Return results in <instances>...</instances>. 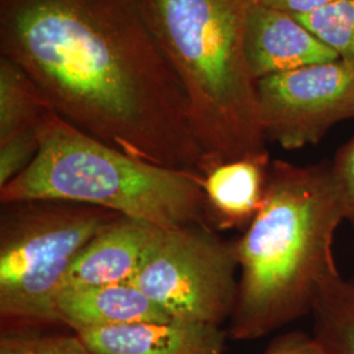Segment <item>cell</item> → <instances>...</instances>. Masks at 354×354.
<instances>
[{"label":"cell","mask_w":354,"mask_h":354,"mask_svg":"<svg viewBox=\"0 0 354 354\" xmlns=\"http://www.w3.org/2000/svg\"><path fill=\"white\" fill-rule=\"evenodd\" d=\"M30 200L91 205L162 230L210 225L201 172L133 158L54 111L39 127L35 160L0 188L1 203Z\"/></svg>","instance_id":"cell-4"},{"label":"cell","mask_w":354,"mask_h":354,"mask_svg":"<svg viewBox=\"0 0 354 354\" xmlns=\"http://www.w3.org/2000/svg\"><path fill=\"white\" fill-rule=\"evenodd\" d=\"M120 214L83 203H1V336L54 332L55 298L77 254Z\"/></svg>","instance_id":"cell-5"},{"label":"cell","mask_w":354,"mask_h":354,"mask_svg":"<svg viewBox=\"0 0 354 354\" xmlns=\"http://www.w3.org/2000/svg\"><path fill=\"white\" fill-rule=\"evenodd\" d=\"M74 333L95 354H225L228 339L219 324L177 319Z\"/></svg>","instance_id":"cell-9"},{"label":"cell","mask_w":354,"mask_h":354,"mask_svg":"<svg viewBox=\"0 0 354 354\" xmlns=\"http://www.w3.org/2000/svg\"><path fill=\"white\" fill-rule=\"evenodd\" d=\"M272 159L269 151L223 162L203 174L207 218L216 231H244L261 210Z\"/></svg>","instance_id":"cell-11"},{"label":"cell","mask_w":354,"mask_h":354,"mask_svg":"<svg viewBox=\"0 0 354 354\" xmlns=\"http://www.w3.org/2000/svg\"><path fill=\"white\" fill-rule=\"evenodd\" d=\"M256 96L266 140L299 150L354 120V66L337 59L266 76L256 82Z\"/></svg>","instance_id":"cell-7"},{"label":"cell","mask_w":354,"mask_h":354,"mask_svg":"<svg viewBox=\"0 0 354 354\" xmlns=\"http://www.w3.org/2000/svg\"><path fill=\"white\" fill-rule=\"evenodd\" d=\"M245 58L254 82L339 59L295 15L259 0L247 21Z\"/></svg>","instance_id":"cell-8"},{"label":"cell","mask_w":354,"mask_h":354,"mask_svg":"<svg viewBox=\"0 0 354 354\" xmlns=\"http://www.w3.org/2000/svg\"><path fill=\"white\" fill-rule=\"evenodd\" d=\"M0 51L79 130L140 160L203 174L185 93L140 0H0Z\"/></svg>","instance_id":"cell-1"},{"label":"cell","mask_w":354,"mask_h":354,"mask_svg":"<svg viewBox=\"0 0 354 354\" xmlns=\"http://www.w3.org/2000/svg\"><path fill=\"white\" fill-rule=\"evenodd\" d=\"M313 336L326 354H354V279H329L313 307Z\"/></svg>","instance_id":"cell-14"},{"label":"cell","mask_w":354,"mask_h":354,"mask_svg":"<svg viewBox=\"0 0 354 354\" xmlns=\"http://www.w3.org/2000/svg\"><path fill=\"white\" fill-rule=\"evenodd\" d=\"M51 111L37 83L20 66L0 55V143L38 130Z\"/></svg>","instance_id":"cell-13"},{"label":"cell","mask_w":354,"mask_h":354,"mask_svg":"<svg viewBox=\"0 0 354 354\" xmlns=\"http://www.w3.org/2000/svg\"><path fill=\"white\" fill-rule=\"evenodd\" d=\"M257 0H140L165 59L185 93L190 127L213 165L268 151L245 58Z\"/></svg>","instance_id":"cell-3"},{"label":"cell","mask_w":354,"mask_h":354,"mask_svg":"<svg viewBox=\"0 0 354 354\" xmlns=\"http://www.w3.org/2000/svg\"><path fill=\"white\" fill-rule=\"evenodd\" d=\"M261 4L273 7L295 16H304L307 13L315 12L317 10L326 8L332 4L344 0H259Z\"/></svg>","instance_id":"cell-20"},{"label":"cell","mask_w":354,"mask_h":354,"mask_svg":"<svg viewBox=\"0 0 354 354\" xmlns=\"http://www.w3.org/2000/svg\"><path fill=\"white\" fill-rule=\"evenodd\" d=\"M55 313L59 323L73 332L174 320L133 281L61 289Z\"/></svg>","instance_id":"cell-12"},{"label":"cell","mask_w":354,"mask_h":354,"mask_svg":"<svg viewBox=\"0 0 354 354\" xmlns=\"http://www.w3.org/2000/svg\"><path fill=\"white\" fill-rule=\"evenodd\" d=\"M297 17L335 51L339 59L354 66V0H344Z\"/></svg>","instance_id":"cell-15"},{"label":"cell","mask_w":354,"mask_h":354,"mask_svg":"<svg viewBox=\"0 0 354 354\" xmlns=\"http://www.w3.org/2000/svg\"><path fill=\"white\" fill-rule=\"evenodd\" d=\"M261 354L326 353L313 335L302 330H291L274 337Z\"/></svg>","instance_id":"cell-19"},{"label":"cell","mask_w":354,"mask_h":354,"mask_svg":"<svg viewBox=\"0 0 354 354\" xmlns=\"http://www.w3.org/2000/svg\"><path fill=\"white\" fill-rule=\"evenodd\" d=\"M0 354H95L76 333L45 332L0 336Z\"/></svg>","instance_id":"cell-16"},{"label":"cell","mask_w":354,"mask_h":354,"mask_svg":"<svg viewBox=\"0 0 354 354\" xmlns=\"http://www.w3.org/2000/svg\"><path fill=\"white\" fill-rule=\"evenodd\" d=\"M234 241L210 225L163 230L133 282L177 320L223 326L238 298Z\"/></svg>","instance_id":"cell-6"},{"label":"cell","mask_w":354,"mask_h":354,"mask_svg":"<svg viewBox=\"0 0 354 354\" xmlns=\"http://www.w3.org/2000/svg\"><path fill=\"white\" fill-rule=\"evenodd\" d=\"M162 231L137 219L118 216L77 254L62 289L133 281Z\"/></svg>","instance_id":"cell-10"},{"label":"cell","mask_w":354,"mask_h":354,"mask_svg":"<svg viewBox=\"0 0 354 354\" xmlns=\"http://www.w3.org/2000/svg\"><path fill=\"white\" fill-rule=\"evenodd\" d=\"M344 221L330 163L272 160L264 205L234 241L238 298L228 339L253 342L311 314L340 274L333 243Z\"/></svg>","instance_id":"cell-2"},{"label":"cell","mask_w":354,"mask_h":354,"mask_svg":"<svg viewBox=\"0 0 354 354\" xmlns=\"http://www.w3.org/2000/svg\"><path fill=\"white\" fill-rule=\"evenodd\" d=\"M39 150V129L0 143V188L23 174Z\"/></svg>","instance_id":"cell-17"},{"label":"cell","mask_w":354,"mask_h":354,"mask_svg":"<svg viewBox=\"0 0 354 354\" xmlns=\"http://www.w3.org/2000/svg\"><path fill=\"white\" fill-rule=\"evenodd\" d=\"M344 221L354 227V137L344 143L330 163Z\"/></svg>","instance_id":"cell-18"}]
</instances>
